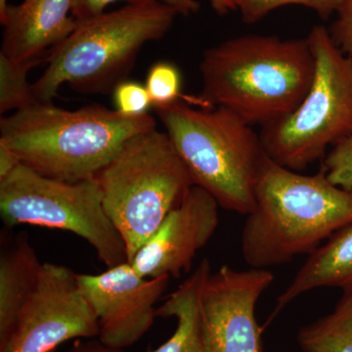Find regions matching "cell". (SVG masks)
<instances>
[{
  "instance_id": "cell-1",
  "label": "cell",
  "mask_w": 352,
  "mask_h": 352,
  "mask_svg": "<svg viewBox=\"0 0 352 352\" xmlns=\"http://www.w3.org/2000/svg\"><path fill=\"white\" fill-rule=\"evenodd\" d=\"M200 73L201 108H226L251 126H265L302 103L315 59L307 38L247 34L204 51Z\"/></svg>"
},
{
  "instance_id": "cell-2",
  "label": "cell",
  "mask_w": 352,
  "mask_h": 352,
  "mask_svg": "<svg viewBox=\"0 0 352 352\" xmlns=\"http://www.w3.org/2000/svg\"><path fill=\"white\" fill-rule=\"evenodd\" d=\"M352 222V191L335 186L320 170L305 175L267 156L247 215L241 250L251 268L268 270L311 254Z\"/></svg>"
},
{
  "instance_id": "cell-3",
  "label": "cell",
  "mask_w": 352,
  "mask_h": 352,
  "mask_svg": "<svg viewBox=\"0 0 352 352\" xmlns=\"http://www.w3.org/2000/svg\"><path fill=\"white\" fill-rule=\"evenodd\" d=\"M157 129L149 113L126 117L102 105L65 110L50 103L0 119V145L39 175L66 182L94 179L127 140Z\"/></svg>"
},
{
  "instance_id": "cell-4",
  "label": "cell",
  "mask_w": 352,
  "mask_h": 352,
  "mask_svg": "<svg viewBox=\"0 0 352 352\" xmlns=\"http://www.w3.org/2000/svg\"><path fill=\"white\" fill-rule=\"evenodd\" d=\"M176 16L170 7L154 1L78 21L68 38L50 51L45 71L32 83L36 99L50 103L65 83L82 94H113L143 46L163 38Z\"/></svg>"
},
{
  "instance_id": "cell-5",
  "label": "cell",
  "mask_w": 352,
  "mask_h": 352,
  "mask_svg": "<svg viewBox=\"0 0 352 352\" xmlns=\"http://www.w3.org/2000/svg\"><path fill=\"white\" fill-rule=\"evenodd\" d=\"M194 185L220 208L248 215L267 154L252 126L223 107L196 109L182 102L154 108Z\"/></svg>"
},
{
  "instance_id": "cell-6",
  "label": "cell",
  "mask_w": 352,
  "mask_h": 352,
  "mask_svg": "<svg viewBox=\"0 0 352 352\" xmlns=\"http://www.w3.org/2000/svg\"><path fill=\"white\" fill-rule=\"evenodd\" d=\"M94 179L129 263L194 185L170 136L157 129L127 140Z\"/></svg>"
},
{
  "instance_id": "cell-7",
  "label": "cell",
  "mask_w": 352,
  "mask_h": 352,
  "mask_svg": "<svg viewBox=\"0 0 352 352\" xmlns=\"http://www.w3.org/2000/svg\"><path fill=\"white\" fill-rule=\"evenodd\" d=\"M307 38L315 59L311 87L293 113L261 133L267 156L295 171L352 134V56L336 45L324 25H314Z\"/></svg>"
},
{
  "instance_id": "cell-8",
  "label": "cell",
  "mask_w": 352,
  "mask_h": 352,
  "mask_svg": "<svg viewBox=\"0 0 352 352\" xmlns=\"http://www.w3.org/2000/svg\"><path fill=\"white\" fill-rule=\"evenodd\" d=\"M0 214L7 227L32 224L76 234L108 268L129 263L126 243L106 214L94 178L61 182L20 164L0 179Z\"/></svg>"
},
{
  "instance_id": "cell-9",
  "label": "cell",
  "mask_w": 352,
  "mask_h": 352,
  "mask_svg": "<svg viewBox=\"0 0 352 352\" xmlns=\"http://www.w3.org/2000/svg\"><path fill=\"white\" fill-rule=\"evenodd\" d=\"M98 335L96 315L80 289L78 274L46 263L0 352H50L67 340Z\"/></svg>"
},
{
  "instance_id": "cell-10",
  "label": "cell",
  "mask_w": 352,
  "mask_h": 352,
  "mask_svg": "<svg viewBox=\"0 0 352 352\" xmlns=\"http://www.w3.org/2000/svg\"><path fill=\"white\" fill-rule=\"evenodd\" d=\"M273 282L268 270L222 265L210 273L200 298L204 352H263L256 303Z\"/></svg>"
},
{
  "instance_id": "cell-11",
  "label": "cell",
  "mask_w": 352,
  "mask_h": 352,
  "mask_svg": "<svg viewBox=\"0 0 352 352\" xmlns=\"http://www.w3.org/2000/svg\"><path fill=\"white\" fill-rule=\"evenodd\" d=\"M170 276H140L129 263L98 275L78 274L83 295L99 326L98 340L113 349L132 346L148 332Z\"/></svg>"
},
{
  "instance_id": "cell-12",
  "label": "cell",
  "mask_w": 352,
  "mask_h": 352,
  "mask_svg": "<svg viewBox=\"0 0 352 352\" xmlns=\"http://www.w3.org/2000/svg\"><path fill=\"white\" fill-rule=\"evenodd\" d=\"M219 204L206 190L193 185L131 261L140 276L180 277L191 268L197 252L219 226Z\"/></svg>"
},
{
  "instance_id": "cell-13",
  "label": "cell",
  "mask_w": 352,
  "mask_h": 352,
  "mask_svg": "<svg viewBox=\"0 0 352 352\" xmlns=\"http://www.w3.org/2000/svg\"><path fill=\"white\" fill-rule=\"evenodd\" d=\"M73 0H23L9 6L0 53L15 61H41L78 25Z\"/></svg>"
},
{
  "instance_id": "cell-14",
  "label": "cell",
  "mask_w": 352,
  "mask_h": 352,
  "mask_svg": "<svg viewBox=\"0 0 352 352\" xmlns=\"http://www.w3.org/2000/svg\"><path fill=\"white\" fill-rule=\"evenodd\" d=\"M325 287L342 289L352 287V222L308 256L289 286L278 296L272 317L298 296Z\"/></svg>"
},
{
  "instance_id": "cell-15",
  "label": "cell",
  "mask_w": 352,
  "mask_h": 352,
  "mask_svg": "<svg viewBox=\"0 0 352 352\" xmlns=\"http://www.w3.org/2000/svg\"><path fill=\"white\" fill-rule=\"evenodd\" d=\"M43 264L27 234H18L12 240L1 236L0 346L8 340L18 314L36 288Z\"/></svg>"
},
{
  "instance_id": "cell-16",
  "label": "cell",
  "mask_w": 352,
  "mask_h": 352,
  "mask_svg": "<svg viewBox=\"0 0 352 352\" xmlns=\"http://www.w3.org/2000/svg\"><path fill=\"white\" fill-rule=\"evenodd\" d=\"M212 273L208 258L157 308V317H175L173 335L161 346L149 352H204L200 330V298L204 285Z\"/></svg>"
},
{
  "instance_id": "cell-17",
  "label": "cell",
  "mask_w": 352,
  "mask_h": 352,
  "mask_svg": "<svg viewBox=\"0 0 352 352\" xmlns=\"http://www.w3.org/2000/svg\"><path fill=\"white\" fill-rule=\"evenodd\" d=\"M298 342L303 352H352V287L332 311L300 329Z\"/></svg>"
},
{
  "instance_id": "cell-18",
  "label": "cell",
  "mask_w": 352,
  "mask_h": 352,
  "mask_svg": "<svg viewBox=\"0 0 352 352\" xmlns=\"http://www.w3.org/2000/svg\"><path fill=\"white\" fill-rule=\"evenodd\" d=\"M41 61H15L0 53V113L17 112L38 103L28 74Z\"/></svg>"
},
{
  "instance_id": "cell-19",
  "label": "cell",
  "mask_w": 352,
  "mask_h": 352,
  "mask_svg": "<svg viewBox=\"0 0 352 352\" xmlns=\"http://www.w3.org/2000/svg\"><path fill=\"white\" fill-rule=\"evenodd\" d=\"M145 87L151 99L153 108L177 103L182 97L180 69L171 62H157L148 72Z\"/></svg>"
},
{
  "instance_id": "cell-20",
  "label": "cell",
  "mask_w": 352,
  "mask_h": 352,
  "mask_svg": "<svg viewBox=\"0 0 352 352\" xmlns=\"http://www.w3.org/2000/svg\"><path fill=\"white\" fill-rule=\"evenodd\" d=\"M289 6L307 7L327 20L335 14L338 0H238L241 18L248 25L256 24L272 11Z\"/></svg>"
},
{
  "instance_id": "cell-21",
  "label": "cell",
  "mask_w": 352,
  "mask_h": 352,
  "mask_svg": "<svg viewBox=\"0 0 352 352\" xmlns=\"http://www.w3.org/2000/svg\"><path fill=\"white\" fill-rule=\"evenodd\" d=\"M321 168L333 185L352 191V134L333 146Z\"/></svg>"
},
{
  "instance_id": "cell-22",
  "label": "cell",
  "mask_w": 352,
  "mask_h": 352,
  "mask_svg": "<svg viewBox=\"0 0 352 352\" xmlns=\"http://www.w3.org/2000/svg\"><path fill=\"white\" fill-rule=\"evenodd\" d=\"M113 99L115 110L126 117L144 116L152 106L145 85L129 80L120 82L115 88Z\"/></svg>"
},
{
  "instance_id": "cell-23",
  "label": "cell",
  "mask_w": 352,
  "mask_h": 352,
  "mask_svg": "<svg viewBox=\"0 0 352 352\" xmlns=\"http://www.w3.org/2000/svg\"><path fill=\"white\" fill-rule=\"evenodd\" d=\"M336 19L329 32L342 52L352 56V0H338Z\"/></svg>"
},
{
  "instance_id": "cell-24",
  "label": "cell",
  "mask_w": 352,
  "mask_h": 352,
  "mask_svg": "<svg viewBox=\"0 0 352 352\" xmlns=\"http://www.w3.org/2000/svg\"><path fill=\"white\" fill-rule=\"evenodd\" d=\"M170 7L177 15L189 16L198 12L200 3L196 0H160ZM210 6L219 16L227 15L231 11L238 10V0H210Z\"/></svg>"
},
{
  "instance_id": "cell-25",
  "label": "cell",
  "mask_w": 352,
  "mask_h": 352,
  "mask_svg": "<svg viewBox=\"0 0 352 352\" xmlns=\"http://www.w3.org/2000/svg\"><path fill=\"white\" fill-rule=\"evenodd\" d=\"M118 1H126L131 6L135 4L150 3L160 0H73L72 15L76 21H83L101 15L105 12L111 3Z\"/></svg>"
},
{
  "instance_id": "cell-26",
  "label": "cell",
  "mask_w": 352,
  "mask_h": 352,
  "mask_svg": "<svg viewBox=\"0 0 352 352\" xmlns=\"http://www.w3.org/2000/svg\"><path fill=\"white\" fill-rule=\"evenodd\" d=\"M64 352H124L122 349H113L104 344L99 340H91L88 342L78 340L71 349Z\"/></svg>"
},
{
  "instance_id": "cell-27",
  "label": "cell",
  "mask_w": 352,
  "mask_h": 352,
  "mask_svg": "<svg viewBox=\"0 0 352 352\" xmlns=\"http://www.w3.org/2000/svg\"><path fill=\"white\" fill-rule=\"evenodd\" d=\"M18 157L10 150L0 145V179H3L20 164Z\"/></svg>"
},
{
  "instance_id": "cell-28",
  "label": "cell",
  "mask_w": 352,
  "mask_h": 352,
  "mask_svg": "<svg viewBox=\"0 0 352 352\" xmlns=\"http://www.w3.org/2000/svg\"><path fill=\"white\" fill-rule=\"evenodd\" d=\"M8 0H0V22H3L6 19L7 10H8Z\"/></svg>"
},
{
  "instance_id": "cell-29",
  "label": "cell",
  "mask_w": 352,
  "mask_h": 352,
  "mask_svg": "<svg viewBox=\"0 0 352 352\" xmlns=\"http://www.w3.org/2000/svg\"><path fill=\"white\" fill-rule=\"evenodd\" d=\"M50 352H56V351H50Z\"/></svg>"
}]
</instances>
